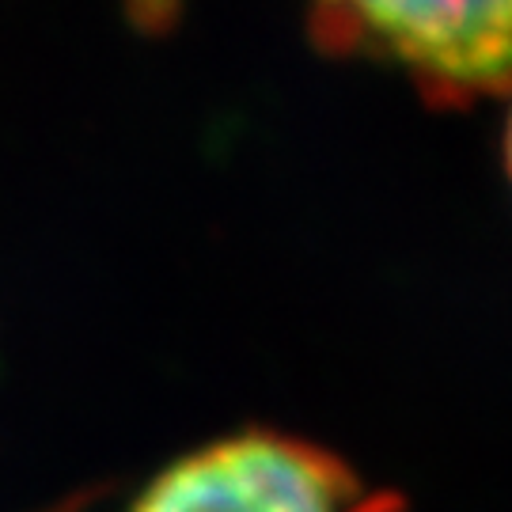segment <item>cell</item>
<instances>
[{
    "mask_svg": "<svg viewBox=\"0 0 512 512\" xmlns=\"http://www.w3.org/2000/svg\"><path fill=\"white\" fill-rule=\"evenodd\" d=\"M505 167H509V179H512V114H509V129H505Z\"/></svg>",
    "mask_w": 512,
    "mask_h": 512,
    "instance_id": "3",
    "label": "cell"
},
{
    "mask_svg": "<svg viewBox=\"0 0 512 512\" xmlns=\"http://www.w3.org/2000/svg\"><path fill=\"white\" fill-rule=\"evenodd\" d=\"M129 512H406V505L308 440L239 433L171 463Z\"/></svg>",
    "mask_w": 512,
    "mask_h": 512,
    "instance_id": "2",
    "label": "cell"
},
{
    "mask_svg": "<svg viewBox=\"0 0 512 512\" xmlns=\"http://www.w3.org/2000/svg\"><path fill=\"white\" fill-rule=\"evenodd\" d=\"M315 38L376 61L429 103L459 107L512 92V0H308Z\"/></svg>",
    "mask_w": 512,
    "mask_h": 512,
    "instance_id": "1",
    "label": "cell"
}]
</instances>
